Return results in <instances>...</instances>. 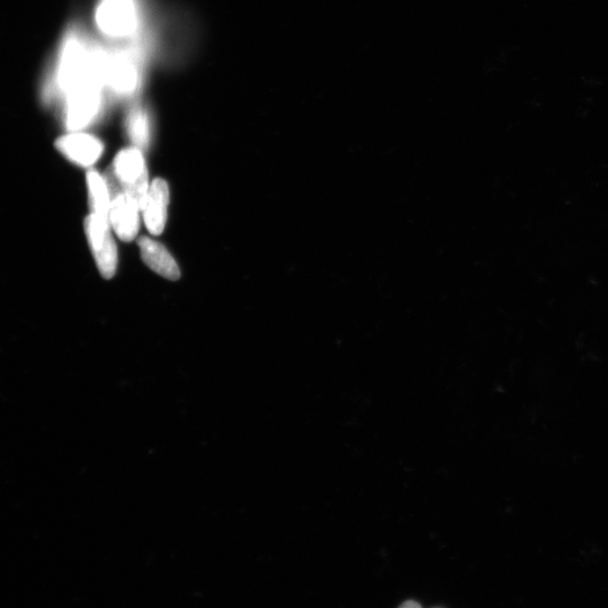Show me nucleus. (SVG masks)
Masks as SVG:
<instances>
[{"mask_svg": "<svg viewBox=\"0 0 608 608\" xmlns=\"http://www.w3.org/2000/svg\"><path fill=\"white\" fill-rule=\"evenodd\" d=\"M95 22L106 38L131 40L139 34L140 10L136 0H101L96 8Z\"/></svg>", "mask_w": 608, "mask_h": 608, "instance_id": "nucleus-3", "label": "nucleus"}, {"mask_svg": "<svg viewBox=\"0 0 608 608\" xmlns=\"http://www.w3.org/2000/svg\"><path fill=\"white\" fill-rule=\"evenodd\" d=\"M141 256L143 261L156 273L166 277V279L176 281L180 279L181 272L175 259L168 250L157 241L143 237L139 241Z\"/></svg>", "mask_w": 608, "mask_h": 608, "instance_id": "nucleus-8", "label": "nucleus"}, {"mask_svg": "<svg viewBox=\"0 0 608 608\" xmlns=\"http://www.w3.org/2000/svg\"><path fill=\"white\" fill-rule=\"evenodd\" d=\"M127 130L134 146L146 149L151 136V120L148 110L141 104L132 106L127 116Z\"/></svg>", "mask_w": 608, "mask_h": 608, "instance_id": "nucleus-9", "label": "nucleus"}, {"mask_svg": "<svg viewBox=\"0 0 608 608\" xmlns=\"http://www.w3.org/2000/svg\"><path fill=\"white\" fill-rule=\"evenodd\" d=\"M87 182L93 214L110 221L111 196L104 178L97 172L91 171L88 173Z\"/></svg>", "mask_w": 608, "mask_h": 608, "instance_id": "nucleus-10", "label": "nucleus"}, {"mask_svg": "<svg viewBox=\"0 0 608 608\" xmlns=\"http://www.w3.org/2000/svg\"><path fill=\"white\" fill-rule=\"evenodd\" d=\"M169 204V189L164 180H156L151 184L143 214L148 230L152 235H160L164 231Z\"/></svg>", "mask_w": 608, "mask_h": 608, "instance_id": "nucleus-7", "label": "nucleus"}, {"mask_svg": "<svg viewBox=\"0 0 608 608\" xmlns=\"http://www.w3.org/2000/svg\"><path fill=\"white\" fill-rule=\"evenodd\" d=\"M110 221L91 214L86 220V231L98 268L106 279H111L118 266V249L111 235Z\"/></svg>", "mask_w": 608, "mask_h": 608, "instance_id": "nucleus-4", "label": "nucleus"}, {"mask_svg": "<svg viewBox=\"0 0 608 608\" xmlns=\"http://www.w3.org/2000/svg\"><path fill=\"white\" fill-rule=\"evenodd\" d=\"M109 191L111 196L110 225L121 240L131 241L138 235L140 210L127 194L120 190L109 189Z\"/></svg>", "mask_w": 608, "mask_h": 608, "instance_id": "nucleus-5", "label": "nucleus"}, {"mask_svg": "<svg viewBox=\"0 0 608 608\" xmlns=\"http://www.w3.org/2000/svg\"><path fill=\"white\" fill-rule=\"evenodd\" d=\"M398 608H423L417 602L407 601L404 604H401Z\"/></svg>", "mask_w": 608, "mask_h": 608, "instance_id": "nucleus-11", "label": "nucleus"}, {"mask_svg": "<svg viewBox=\"0 0 608 608\" xmlns=\"http://www.w3.org/2000/svg\"><path fill=\"white\" fill-rule=\"evenodd\" d=\"M58 148L74 163L91 166L101 157L103 145L100 140L88 134L73 133L58 141Z\"/></svg>", "mask_w": 608, "mask_h": 608, "instance_id": "nucleus-6", "label": "nucleus"}, {"mask_svg": "<svg viewBox=\"0 0 608 608\" xmlns=\"http://www.w3.org/2000/svg\"><path fill=\"white\" fill-rule=\"evenodd\" d=\"M105 85L119 96H131L142 82L141 52L137 46L106 51Z\"/></svg>", "mask_w": 608, "mask_h": 608, "instance_id": "nucleus-2", "label": "nucleus"}, {"mask_svg": "<svg viewBox=\"0 0 608 608\" xmlns=\"http://www.w3.org/2000/svg\"><path fill=\"white\" fill-rule=\"evenodd\" d=\"M109 189L127 194L140 211L145 208L149 192L148 173L140 149H125L116 156L105 180Z\"/></svg>", "mask_w": 608, "mask_h": 608, "instance_id": "nucleus-1", "label": "nucleus"}]
</instances>
